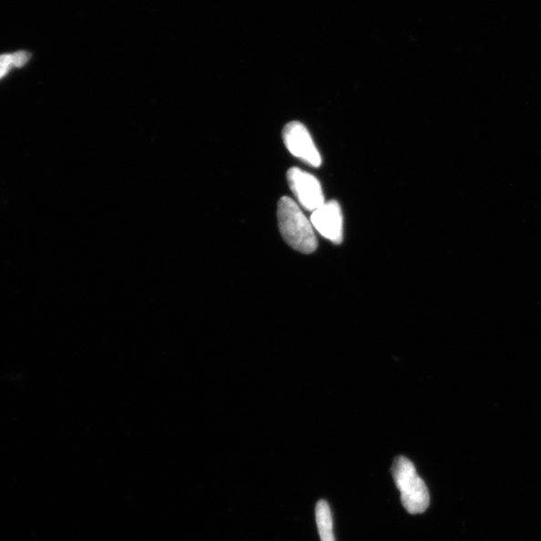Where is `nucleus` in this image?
<instances>
[{"instance_id": "39448f33", "label": "nucleus", "mask_w": 541, "mask_h": 541, "mask_svg": "<svg viewBox=\"0 0 541 541\" xmlns=\"http://www.w3.org/2000/svg\"><path fill=\"white\" fill-rule=\"evenodd\" d=\"M311 223L324 238L334 244L343 240V216L336 200H330L318 208L311 216Z\"/></svg>"}, {"instance_id": "f03ea898", "label": "nucleus", "mask_w": 541, "mask_h": 541, "mask_svg": "<svg viewBox=\"0 0 541 541\" xmlns=\"http://www.w3.org/2000/svg\"><path fill=\"white\" fill-rule=\"evenodd\" d=\"M393 479L401 494V503L410 515L424 514L430 504V495L424 480L416 471L413 461L407 457L395 458L393 469Z\"/></svg>"}, {"instance_id": "f257e3e1", "label": "nucleus", "mask_w": 541, "mask_h": 541, "mask_svg": "<svg viewBox=\"0 0 541 541\" xmlns=\"http://www.w3.org/2000/svg\"><path fill=\"white\" fill-rule=\"evenodd\" d=\"M280 232L288 245L303 254L313 253L318 242L314 229L295 200L281 198L278 204Z\"/></svg>"}, {"instance_id": "7ed1b4c3", "label": "nucleus", "mask_w": 541, "mask_h": 541, "mask_svg": "<svg viewBox=\"0 0 541 541\" xmlns=\"http://www.w3.org/2000/svg\"><path fill=\"white\" fill-rule=\"evenodd\" d=\"M287 179L298 202L307 210L314 212L325 203L322 187L313 175L298 168H292L288 170Z\"/></svg>"}, {"instance_id": "0eeeda50", "label": "nucleus", "mask_w": 541, "mask_h": 541, "mask_svg": "<svg viewBox=\"0 0 541 541\" xmlns=\"http://www.w3.org/2000/svg\"><path fill=\"white\" fill-rule=\"evenodd\" d=\"M12 67H15L13 55L0 56V78L5 77Z\"/></svg>"}, {"instance_id": "6e6552de", "label": "nucleus", "mask_w": 541, "mask_h": 541, "mask_svg": "<svg viewBox=\"0 0 541 541\" xmlns=\"http://www.w3.org/2000/svg\"><path fill=\"white\" fill-rule=\"evenodd\" d=\"M30 54L26 52H17L13 54V62L15 67H23L28 63Z\"/></svg>"}, {"instance_id": "423d86ee", "label": "nucleus", "mask_w": 541, "mask_h": 541, "mask_svg": "<svg viewBox=\"0 0 541 541\" xmlns=\"http://www.w3.org/2000/svg\"><path fill=\"white\" fill-rule=\"evenodd\" d=\"M316 523L321 541H335L333 517L326 500L321 499L316 505Z\"/></svg>"}, {"instance_id": "20e7f679", "label": "nucleus", "mask_w": 541, "mask_h": 541, "mask_svg": "<svg viewBox=\"0 0 541 541\" xmlns=\"http://www.w3.org/2000/svg\"><path fill=\"white\" fill-rule=\"evenodd\" d=\"M283 139L289 152L307 165L318 168L322 163L313 138L303 124H287L283 129Z\"/></svg>"}]
</instances>
